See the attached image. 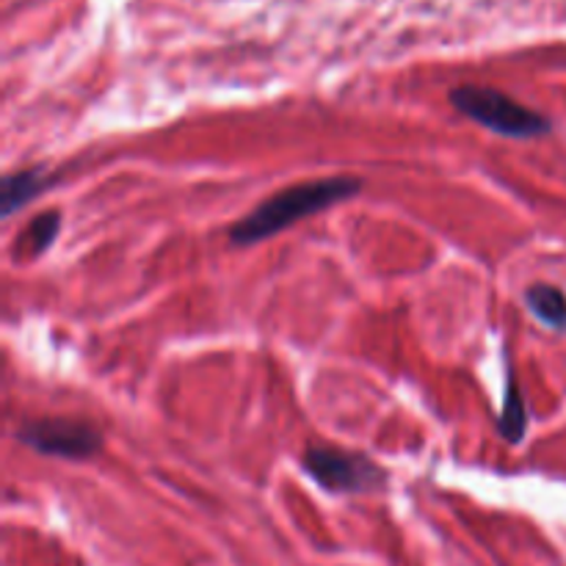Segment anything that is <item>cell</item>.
<instances>
[{
	"instance_id": "5b68a950",
	"label": "cell",
	"mask_w": 566,
	"mask_h": 566,
	"mask_svg": "<svg viewBox=\"0 0 566 566\" xmlns=\"http://www.w3.org/2000/svg\"><path fill=\"white\" fill-rule=\"evenodd\" d=\"M44 188H48L44 169H22L6 175L3 188H0V216H3V219H11L17 210L25 208L31 199H36Z\"/></svg>"
},
{
	"instance_id": "6da1fadb",
	"label": "cell",
	"mask_w": 566,
	"mask_h": 566,
	"mask_svg": "<svg viewBox=\"0 0 566 566\" xmlns=\"http://www.w3.org/2000/svg\"><path fill=\"white\" fill-rule=\"evenodd\" d=\"M363 180L357 177H324V180L298 182V186L282 188L274 197L263 199L252 213L243 216L230 230L232 247H252L265 241L276 232L287 230L307 216L321 213L337 202H346L359 193Z\"/></svg>"
},
{
	"instance_id": "52a82bcc",
	"label": "cell",
	"mask_w": 566,
	"mask_h": 566,
	"mask_svg": "<svg viewBox=\"0 0 566 566\" xmlns=\"http://www.w3.org/2000/svg\"><path fill=\"white\" fill-rule=\"evenodd\" d=\"M497 429H501L503 440L514 442V446H517V442L525 437V431H528V412H525L523 392H520L517 376H514L512 365L506 368V396H503V409H501V418H497Z\"/></svg>"
},
{
	"instance_id": "ba28073f",
	"label": "cell",
	"mask_w": 566,
	"mask_h": 566,
	"mask_svg": "<svg viewBox=\"0 0 566 566\" xmlns=\"http://www.w3.org/2000/svg\"><path fill=\"white\" fill-rule=\"evenodd\" d=\"M525 304H528L531 313H534L542 324L551 326V329H566V296L556 285H545V282L531 285L528 291H525Z\"/></svg>"
},
{
	"instance_id": "8992f818",
	"label": "cell",
	"mask_w": 566,
	"mask_h": 566,
	"mask_svg": "<svg viewBox=\"0 0 566 566\" xmlns=\"http://www.w3.org/2000/svg\"><path fill=\"white\" fill-rule=\"evenodd\" d=\"M61 230V219H59V210H48V213L36 216L25 230L17 235L14 243V258L17 260H31L39 258L50 249V243L55 241Z\"/></svg>"
},
{
	"instance_id": "277c9868",
	"label": "cell",
	"mask_w": 566,
	"mask_h": 566,
	"mask_svg": "<svg viewBox=\"0 0 566 566\" xmlns=\"http://www.w3.org/2000/svg\"><path fill=\"white\" fill-rule=\"evenodd\" d=\"M17 440L44 457L86 462L103 451V434L92 423L72 418H42L17 429Z\"/></svg>"
},
{
	"instance_id": "7a4b0ae2",
	"label": "cell",
	"mask_w": 566,
	"mask_h": 566,
	"mask_svg": "<svg viewBox=\"0 0 566 566\" xmlns=\"http://www.w3.org/2000/svg\"><path fill=\"white\" fill-rule=\"evenodd\" d=\"M451 103L459 114L501 136L536 138L551 133V122L545 116L492 86H457L451 92Z\"/></svg>"
},
{
	"instance_id": "3957f363",
	"label": "cell",
	"mask_w": 566,
	"mask_h": 566,
	"mask_svg": "<svg viewBox=\"0 0 566 566\" xmlns=\"http://www.w3.org/2000/svg\"><path fill=\"white\" fill-rule=\"evenodd\" d=\"M304 470L324 490L337 495H363L385 486L387 473L365 453L340 451L329 446H313L304 451Z\"/></svg>"
}]
</instances>
